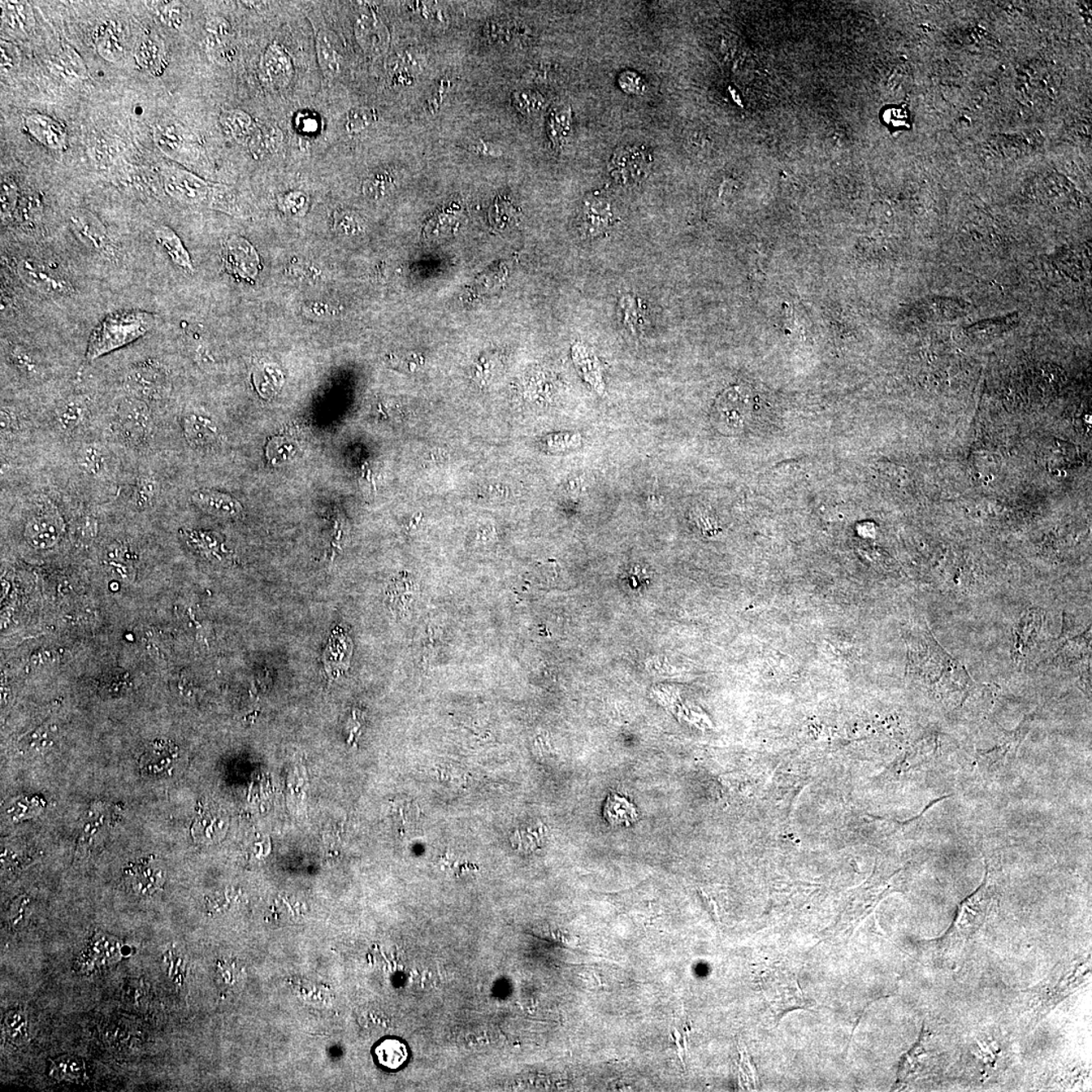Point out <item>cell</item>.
Wrapping results in <instances>:
<instances>
[{"label":"cell","instance_id":"cell-34","mask_svg":"<svg viewBox=\"0 0 1092 1092\" xmlns=\"http://www.w3.org/2000/svg\"><path fill=\"white\" fill-rule=\"evenodd\" d=\"M605 817L614 826H630L637 818L635 806L617 794L611 795L605 806Z\"/></svg>","mask_w":1092,"mask_h":1092},{"label":"cell","instance_id":"cell-16","mask_svg":"<svg viewBox=\"0 0 1092 1092\" xmlns=\"http://www.w3.org/2000/svg\"><path fill=\"white\" fill-rule=\"evenodd\" d=\"M354 28L359 45L367 54L380 56L387 51L389 30L375 14L359 16Z\"/></svg>","mask_w":1092,"mask_h":1092},{"label":"cell","instance_id":"cell-24","mask_svg":"<svg viewBox=\"0 0 1092 1092\" xmlns=\"http://www.w3.org/2000/svg\"><path fill=\"white\" fill-rule=\"evenodd\" d=\"M154 235L156 241L166 251L169 258L176 266L185 271L193 272L192 258L175 230L166 225H162L155 229Z\"/></svg>","mask_w":1092,"mask_h":1092},{"label":"cell","instance_id":"cell-58","mask_svg":"<svg viewBox=\"0 0 1092 1092\" xmlns=\"http://www.w3.org/2000/svg\"><path fill=\"white\" fill-rule=\"evenodd\" d=\"M2 71H7V69L11 68L12 65H14V58H12L11 55L8 54L7 48V46H4L3 42H2Z\"/></svg>","mask_w":1092,"mask_h":1092},{"label":"cell","instance_id":"cell-28","mask_svg":"<svg viewBox=\"0 0 1092 1092\" xmlns=\"http://www.w3.org/2000/svg\"><path fill=\"white\" fill-rule=\"evenodd\" d=\"M283 139V131L277 125L257 124L246 146L255 158H262L277 151Z\"/></svg>","mask_w":1092,"mask_h":1092},{"label":"cell","instance_id":"cell-20","mask_svg":"<svg viewBox=\"0 0 1092 1092\" xmlns=\"http://www.w3.org/2000/svg\"><path fill=\"white\" fill-rule=\"evenodd\" d=\"M128 381L130 388L143 397H157L166 384V374L159 363L148 362L134 367Z\"/></svg>","mask_w":1092,"mask_h":1092},{"label":"cell","instance_id":"cell-56","mask_svg":"<svg viewBox=\"0 0 1092 1092\" xmlns=\"http://www.w3.org/2000/svg\"><path fill=\"white\" fill-rule=\"evenodd\" d=\"M475 153L485 156V157H500L502 151L491 143L480 140L474 146Z\"/></svg>","mask_w":1092,"mask_h":1092},{"label":"cell","instance_id":"cell-35","mask_svg":"<svg viewBox=\"0 0 1092 1092\" xmlns=\"http://www.w3.org/2000/svg\"><path fill=\"white\" fill-rule=\"evenodd\" d=\"M11 362L20 372L28 376L41 374L42 363L37 354L24 345H11L7 351Z\"/></svg>","mask_w":1092,"mask_h":1092},{"label":"cell","instance_id":"cell-9","mask_svg":"<svg viewBox=\"0 0 1092 1092\" xmlns=\"http://www.w3.org/2000/svg\"><path fill=\"white\" fill-rule=\"evenodd\" d=\"M153 138L158 148L176 162H193L198 157L197 141L176 121H160L153 129Z\"/></svg>","mask_w":1092,"mask_h":1092},{"label":"cell","instance_id":"cell-57","mask_svg":"<svg viewBox=\"0 0 1092 1092\" xmlns=\"http://www.w3.org/2000/svg\"><path fill=\"white\" fill-rule=\"evenodd\" d=\"M424 7V10L422 11L423 16L426 17V19L430 20V21H433V23H435L436 25L444 24L445 19L444 16H442L440 11L437 10V8H433V7Z\"/></svg>","mask_w":1092,"mask_h":1092},{"label":"cell","instance_id":"cell-7","mask_svg":"<svg viewBox=\"0 0 1092 1092\" xmlns=\"http://www.w3.org/2000/svg\"><path fill=\"white\" fill-rule=\"evenodd\" d=\"M751 408L752 394L747 388L728 389L713 407L714 426L725 435H739L747 425Z\"/></svg>","mask_w":1092,"mask_h":1092},{"label":"cell","instance_id":"cell-4","mask_svg":"<svg viewBox=\"0 0 1092 1092\" xmlns=\"http://www.w3.org/2000/svg\"><path fill=\"white\" fill-rule=\"evenodd\" d=\"M922 648L921 674L924 675L933 689L937 686L947 689L969 687L971 679L967 671L940 647L934 636L930 635L924 637Z\"/></svg>","mask_w":1092,"mask_h":1092},{"label":"cell","instance_id":"cell-5","mask_svg":"<svg viewBox=\"0 0 1092 1092\" xmlns=\"http://www.w3.org/2000/svg\"><path fill=\"white\" fill-rule=\"evenodd\" d=\"M17 273L29 287L54 297H66L75 292L68 276L47 260L25 257L17 263Z\"/></svg>","mask_w":1092,"mask_h":1092},{"label":"cell","instance_id":"cell-36","mask_svg":"<svg viewBox=\"0 0 1092 1092\" xmlns=\"http://www.w3.org/2000/svg\"><path fill=\"white\" fill-rule=\"evenodd\" d=\"M1017 322V315L1007 318L983 321V322L975 324L973 326L969 327L967 332L970 336L974 338V339L983 341L990 339L992 337L999 336L1000 334L1009 330V329L1015 326Z\"/></svg>","mask_w":1092,"mask_h":1092},{"label":"cell","instance_id":"cell-53","mask_svg":"<svg viewBox=\"0 0 1092 1092\" xmlns=\"http://www.w3.org/2000/svg\"><path fill=\"white\" fill-rule=\"evenodd\" d=\"M19 206L24 212L23 219L25 222H33V221L37 220L39 210H40V202L37 198H25L23 202L20 201Z\"/></svg>","mask_w":1092,"mask_h":1092},{"label":"cell","instance_id":"cell-27","mask_svg":"<svg viewBox=\"0 0 1092 1092\" xmlns=\"http://www.w3.org/2000/svg\"><path fill=\"white\" fill-rule=\"evenodd\" d=\"M315 28L316 52H317L319 66L323 76L328 81H331L340 73V56L334 47L327 30L324 28Z\"/></svg>","mask_w":1092,"mask_h":1092},{"label":"cell","instance_id":"cell-44","mask_svg":"<svg viewBox=\"0 0 1092 1092\" xmlns=\"http://www.w3.org/2000/svg\"><path fill=\"white\" fill-rule=\"evenodd\" d=\"M513 103L519 111L524 115H535L543 111L545 106V99L539 93L531 90L516 91L513 94Z\"/></svg>","mask_w":1092,"mask_h":1092},{"label":"cell","instance_id":"cell-18","mask_svg":"<svg viewBox=\"0 0 1092 1092\" xmlns=\"http://www.w3.org/2000/svg\"><path fill=\"white\" fill-rule=\"evenodd\" d=\"M93 41L98 55L108 62H118L123 57V34L116 21L108 20L98 24L93 30Z\"/></svg>","mask_w":1092,"mask_h":1092},{"label":"cell","instance_id":"cell-47","mask_svg":"<svg viewBox=\"0 0 1092 1092\" xmlns=\"http://www.w3.org/2000/svg\"><path fill=\"white\" fill-rule=\"evenodd\" d=\"M157 496L158 483L156 482L153 476L150 475L140 476L136 485L135 494H134V499H135L137 504L142 507L149 506Z\"/></svg>","mask_w":1092,"mask_h":1092},{"label":"cell","instance_id":"cell-33","mask_svg":"<svg viewBox=\"0 0 1092 1092\" xmlns=\"http://www.w3.org/2000/svg\"><path fill=\"white\" fill-rule=\"evenodd\" d=\"M375 1056L383 1067L396 1070L408 1059V1050L404 1043L396 1039H388L375 1048Z\"/></svg>","mask_w":1092,"mask_h":1092},{"label":"cell","instance_id":"cell-21","mask_svg":"<svg viewBox=\"0 0 1092 1092\" xmlns=\"http://www.w3.org/2000/svg\"><path fill=\"white\" fill-rule=\"evenodd\" d=\"M135 59L143 71L153 76L162 75L168 66L166 48L153 37H146L139 43L135 51Z\"/></svg>","mask_w":1092,"mask_h":1092},{"label":"cell","instance_id":"cell-17","mask_svg":"<svg viewBox=\"0 0 1092 1092\" xmlns=\"http://www.w3.org/2000/svg\"><path fill=\"white\" fill-rule=\"evenodd\" d=\"M30 135L42 145L52 150H61L66 146V131L59 121L46 115L30 114L25 120Z\"/></svg>","mask_w":1092,"mask_h":1092},{"label":"cell","instance_id":"cell-10","mask_svg":"<svg viewBox=\"0 0 1092 1092\" xmlns=\"http://www.w3.org/2000/svg\"><path fill=\"white\" fill-rule=\"evenodd\" d=\"M653 157L643 147H621L614 151L610 162L613 179L621 184H635L648 176Z\"/></svg>","mask_w":1092,"mask_h":1092},{"label":"cell","instance_id":"cell-37","mask_svg":"<svg viewBox=\"0 0 1092 1092\" xmlns=\"http://www.w3.org/2000/svg\"><path fill=\"white\" fill-rule=\"evenodd\" d=\"M85 403L80 398H69L61 405L57 412V418L60 426L65 430L75 429L85 417Z\"/></svg>","mask_w":1092,"mask_h":1092},{"label":"cell","instance_id":"cell-43","mask_svg":"<svg viewBox=\"0 0 1092 1092\" xmlns=\"http://www.w3.org/2000/svg\"><path fill=\"white\" fill-rule=\"evenodd\" d=\"M578 353L580 354L576 357V362H579L584 378L590 383L594 389H597V392H603L604 385L602 383L600 366L596 357L591 353L589 354L583 348H580V353Z\"/></svg>","mask_w":1092,"mask_h":1092},{"label":"cell","instance_id":"cell-59","mask_svg":"<svg viewBox=\"0 0 1092 1092\" xmlns=\"http://www.w3.org/2000/svg\"><path fill=\"white\" fill-rule=\"evenodd\" d=\"M674 1035H675V1042H676V1045H677V1050H678L679 1058H680V1060H681L682 1064L684 1065L683 1048H682V1045H681V1042H680V1039H681V1035H680V1033H679V1031H678L677 1029H675V1030H674Z\"/></svg>","mask_w":1092,"mask_h":1092},{"label":"cell","instance_id":"cell-50","mask_svg":"<svg viewBox=\"0 0 1092 1092\" xmlns=\"http://www.w3.org/2000/svg\"><path fill=\"white\" fill-rule=\"evenodd\" d=\"M81 461L82 466L90 474H99L102 471L103 466H105V457H103L102 450L95 448H89L84 450V453H82L81 455Z\"/></svg>","mask_w":1092,"mask_h":1092},{"label":"cell","instance_id":"cell-19","mask_svg":"<svg viewBox=\"0 0 1092 1092\" xmlns=\"http://www.w3.org/2000/svg\"><path fill=\"white\" fill-rule=\"evenodd\" d=\"M50 71L63 80L80 82L89 76L84 59L71 46L64 45L48 61Z\"/></svg>","mask_w":1092,"mask_h":1092},{"label":"cell","instance_id":"cell-55","mask_svg":"<svg viewBox=\"0 0 1092 1092\" xmlns=\"http://www.w3.org/2000/svg\"><path fill=\"white\" fill-rule=\"evenodd\" d=\"M319 125L320 121L317 118H316V116H313L309 114H303V116H298V129H300L301 131L303 133L312 134L317 132L320 128Z\"/></svg>","mask_w":1092,"mask_h":1092},{"label":"cell","instance_id":"cell-22","mask_svg":"<svg viewBox=\"0 0 1092 1092\" xmlns=\"http://www.w3.org/2000/svg\"><path fill=\"white\" fill-rule=\"evenodd\" d=\"M2 28L15 36L27 34L34 25L32 7L25 2H2Z\"/></svg>","mask_w":1092,"mask_h":1092},{"label":"cell","instance_id":"cell-11","mask_svg":"<svg viewBox=\"0 0 1092 1092\" xmlns=\"http://www.w3.org/2000/svg\"><path fill=\"white\" fill-rule=\"evenodd\" d=\"M260 76L271 89L287 88L294 75V67L289 52L283 45L273 42L268 45L260 59Z\"/></svg>","mask_w":1092,"mask_h":1092},{"label":"cell","instance_id":"cell-2","mask_svg":"<svg viewBox=\"0 0 1092 1092\" xmlns=\"http://www.w3.org/2000/svg\"><path fill=\"white\" fill-rule=\"evenodd\" d=\"M162 184L169 197L189 206H202L232 215L238 212L237 198L231 188L212 184L186 169L166 166L162 169Z\"/></svg>","mask_w":1092,"mask_h":1092},{"label":"cell","instance_id":"cell-40","mask_svg":"<svg viewBox=\"0 0 1092 1092\" xmlns=\"http://www.w3.org/2000/svg\"><path fill=\"white\" fill-rule=\"evenodd\" d=\"M378 112L375 108L359 107L353 108L348 116L345 129L349 134H359L378 121Z\"/></svg>","mask_w":1092,"mask_h":1092},{"label":"cell","instance_id":"cell-12","mask_svg":"<svg viewBox=\"0 0 1092 1092\" xmlns=\"http://www.w3.org/2000/svg\"><path fill=\"white\" fill-rule=\"evenodd\" d=\"M69 219L77 236L91 249L108 257L115 254L110 234L102 221L93 212L84 209H76L71 212Z\"/></svg>","mask_w":1092,"mask_h":1092},{"label":"cell","instance_id":"cell-8","mask_svg":"<svg viewBox=\"0 0 1092 1092\" xmlns=\"http://www.w3.org/2000/svg\"><path fill=\"white\" fill-rule=\"evenodd\" d=\"M762 990L775 1012H788L804 1008L805 999L796 978L787 970L773 968L762 976Z\"/></svg>","mask_w":1092,"mask_h":1092},{"label":"cell","instance_id":"cell-14","mask_svg":"<svg viewBox=\"0 0 1092 1092\" xmlns=\"http://www.w3.org/2000/svg\"><path fill=\"white\" fill-rule=\"evenodd\" d=\"M62 533L60 516L53 510L44 509L30 517L25 528L28 544L37 549H47L58 543Z\"/></svg>","mask_w":1092,"mask_h":1092},{"label":"cell","instance_id":"cell-25","mask_svg":"<svg viewBox=\"0 0 1092 1092\" xmlns=\"http://www.w3.org/2000/svg\"><path fill=\"white\" fill-rule=\"evenodd\" d=\"M219 121L225 135L242 145H247L257 125L253 116L241 110L223 111Z\"/></svg>","mask_w":1092,"mask_h":1092},{"label":"cell","instance_id":"cell-26","mask_svg":"<svg viewBox=\"0 0 1092 1092\" xmlns=\"http://www.w3.org/2000/svg\"><path fill=\"white\" fill-rule=\"evenodd\" d=\"M176 756V749L173 745L156 744L141 758V772L146 777H157L171 769Z\"/></svg>","mask_w":1092,"mask_h":1092},{"label":"cell","instance_id":"cell-30","mask_svg":"<svg viewBox=\"0 0 1092 1092\" xmlns=\"http://www.w3.org/2000/svg\"><path fill=\"white\" fill-rule=\"evenodd\" d=\"M146 6L163 25L172 30L184 29L189 19V11L179 2H147Z\"/></svg>","mask_w":1092,"mask_h":1092},{"label":"cell","instance_id":"cell-48","mask_svg":"<svg viewBox=\"0 0 1092 1092\" xmlns=\"http://www.w3.org/2000/svg\"><path fill=\"white\" fill-rule=\"evenodd\" d=\"M309 197L303 192H292L280 199V209L292 216H303L307 209Z\"/></svg>","mask_w":1092,"mask_h":1092},{"label":"cell","instance_id":"cell-15","mask_svg":"<svg viewBox=\"0 0 1092 1092\" xmlns=\"http://www.w3.org/2000/svg\"><path fill=\"white\" fill-rule=\"evenodd\" d=\"M125 882L136 894L149 896L163 884V872L153 857L130 864L124 871Z\"/></svg>","mask_w":1092,"mask_h":1092},{"label":"cell","instance_id":"cell-42","mask_svg":"<svg viewBox=\"0 0 1092 1092\" xmlns=\"http://www.w3.org/2000/svg\"><path fill=\"white\" fill-rule=\"evenodd\" d=\"M20 201L19 188H17L16 182L12 179L2 180V194H0L2 222H7V221L12 218V215L20 205Z\"/></svg>","mask_w":1092,"mask_h":1092},{"label":"cell","instance_id":"cell-49","mask_svg":"<svg viewBox=\"0 0 1092 1092\" xmlns=\"http://www.w3.org/2000/svg\"><path fill=\"white\" fill-rule=\"evenodd\" d=\"M618 82L621 89L628 94L639 95L644 93V80L634 71L622 72Z\"/></svg>","mask_w":1092,"mask_h":1092},{"label":"cell","instance_id":"cell-38","mask_svg":"<svg viewBox=\"0 0 1092 1092\" xmlns=\"http://www.w3.org/2000/svg\"><path fill=\"white\" fill-rule=\"evenodd\" d=\"M394 185V179L392 173L381 171L374 173L368 179L364 180L362 184V193L364 196L372 199H379L387 196L391 192Z\"/></svg>","mask_w":1092,"mask_h":1092},{"label":"cell","instance_id":"cell-1","mask_svg":"<svg viewBox=\"0 0 1092 1092\" xmlns=\"http://www.w3.org/2000/svg\"><path fill=\"white\" fill-rule=\"evenodd\" d=\"M1090 974V960L1076 959L1057 966L1041 985L1026 992L1024 1012L1028 1024H1035L1062 1000L1068 998L1085 982Z\"/></svg>","mask_w":1092,"mask_h":1092},{"label":"cell","instance_id":"cell-3","mask_svg":"<svg viewBox=\"0 0 1092 1092\" xmlns=\"http://www.w3.org/2000/svg\"><path fill=\"white\" fill-rule=\"evenodd\" d=\"M155 324V315L146 311H123L107 316L91 333L86 362L97 361L103 355L132 344L150 332Z\"/></svg>","mask_w":1092,"mask_h":1092},{"label":"cell","instance_id":"cell-6","mask_svg":"<svg viewBox=\"0 0 1092 1092\" xmlns=\"http://www.w3.org/2000/svg\"><path fill=\"white\" fill-rule=\"evenodd\" d=\"M990 907V896L987 894L986 887H981L961 905L950 929L938 940V943L953 947L972 938L985 925Z\"/></svg>","mask_w":1092,"mask_h":1092},{"label":"cell","instance_id":"cell-54","mask_svg":"<svg viewBox=\"0 0 1092 1092\" xmlns=\"http://www.w3.org/2000/svg\"><path fill=\"white\" fill-rule=\"evenodd\" d=\"M449 88H450V84L448 81L442 80L440 82L439 88L435 89V93L432 94V97L430 98H429L428 101L429 111L435 112L437 111V108H439V106L441 105L442 101H444V97L445 93H448Z\"/></svg>","mask_w":1092,"mask_h":1092},{"label":"cell","instance_id":"cell-45","mask_svg":"<svg viewBox=\"0 0 1092 1092\" xmlns=\"http://www.w3.org/2000/svg\"><path fill=\"white\" fill-rule=\"evenodd\" d=\"M334 229L342 235H357L363 231L362 220L349 211H338L334 215Z\"/></svg>","mask_w":1092,"mask_h":1092},{"label":"cell","instance_id":"cell-31","mask_svg":"<svg viewBox=\"0 0 1092 1092\" xmlns=\"http://www.w3.org/2000/svg\"><path fill=\"white\" fill-rule=\"evenodd\" d=\"M203 48L207 56L231 43L232 25L223 16H212L206 21Z\"/></svg>","mask_w":1092,"mask_h":1092},{"label":"cell","instance_id":"cell-39","mask_svg":"<svg viewBox=\"0 0 1092 1092\" xmlns=\"http://www.w3.org/2000/svg\"><path fill=\"white\" fill-rule=\"evenodd\" d=\"M1041 614L1030 612L1021 618L1016 631V649L1018 651H1026L1028 644H1033V639L1041 628Z\"/></svg>","mask_w":1092,"mask_h":1092},{"label":"cell","instance_id":"cell-32","mask_svg":"<svg viewBox=\"0 0 1092 1092\" xmlns=\"http://www.w3.org/2000/svg\"><path fill=\"white\" fill-rule=\"evenodd\" d=\"M571 121V108L570 106H557L550 111L548 121V133L550 141L557 147L565 144L566 139L569 138Z\"/></svg>","mask_w":1092,"mask_h":1092},{"label":"cell","instance_id":"cell-51","mask_svg":"<svg viewBox=\"0 0 1092 1092\" xmlns=\"http://www.w3.org/2000/svg\"><path fill=\"white\" fill-rule=\"evenodd\" d=\"M622 311L624 324L632 332L639 331V321L637 316V306L634 298L626 296L622 298Z\"/></svg>","mask_w":1092,"mask_h":1092},{"label":"cell","instance_id":"cell-52","mask_svg":"<svg viewBox=\"0 0 1092 1092\" xmlns=\"http://www.w3.org/2000/svg\"><path fill=\"white\" fill-rule=\"evenodd\" d=\"M237 55V48L234 46L231 42L229 43V44L220 48V49L212 52V53L209 55V57L211 60L214 61L215 63L221 65V66H227V65L234 62Z\"/></svg>","mask_w":1092,"mask_h":1092},{"label":"cell","instance_id":"cell-23","mask_svg":"<svg viewBox=\"0 0 1092 1092\" xmlns=\"http://www.w3.org/2000/svg\"><path fill=\"white\" fill-rule=\"evenodd\" d=\"M582 214L584 228L590 236L600 235L614 222L609 202L601 197L587 199Z\"/></svg>","mask_w":1092,"mask_h":1092},{"label":"cell","instance_id":"cell-29","mask_svg":"<svg viewBox=\"0 0 1092 1092\" xmlns=\"http://www.w3.org/2000/svg\"><path fill=\"white\" fill-rule=\"evenodd\" d=\"M193 500L206 512L218 516H232L239 509V506L231 497L209 489L197 492L193 496Z\"/></svg>","mask_w":1092,"mask_h":1092},{"label":"cell","instance_id":"cell-46","mask_svg":"<svg viewBox=\"0 0 1092 1092\" xmlns=\"http://www.w3.org/2000/svg\"><path fill=\"white\" fill-rule=\"evenodd\" d=\"M185 432L190 440L202 444L210 439L212 435H215L216 429L206 419L192 416L185 420Z\"/></svg>","mask_w":1092,"mask_h":1092},{"label":"cell","instance_id":"cell-13","mask_svg":"<svg viewBox=\"0 0 1092 1092\" xmlns=\"http://www.w3.org/2000/svg\"><path fill=\"white\" fill-rule=\"evenodd\" d=\"M223 262L231 275L241 280H254L257 275L258 254L244 238H229L223 247Z\"/></svg>","mask_w":1092,"mask_h":1092},{"label":"cell","instance_id":"cell-41","mask_svg":"<svg viewBox=\"0 0 1092 1092\" xmlns=\"http://www.w3.org/2000/svg\"><path fill=\"white\" fill-rule=\"evenodd\" d=\"M489 219L492 224L499 228L510 227L511 225L517 222L518 211L505 198H498L495 203L489 211Z\"/></svg>","mask_w":1092,"mask_h":1092}]
</instances>
